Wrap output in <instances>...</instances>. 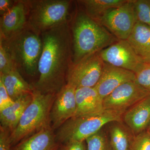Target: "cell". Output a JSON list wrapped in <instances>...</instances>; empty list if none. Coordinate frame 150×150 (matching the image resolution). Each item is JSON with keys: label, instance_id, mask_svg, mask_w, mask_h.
Returning <instances> with one entry per match:
<instances>
[{"label": "cell", "instance_id": "4fadbf2b", "mask_svg": "<svg viewBox=\"0 0 150 150\" xmlns=\"http://www.w3.org/2000/svg\"><path fill=\"white\" fill-rule=\"evenodd\" d=\"M28 10L24 1H16L8 11L1 16L0 37L9 38L27 26Z\"/></svg>", "mask_w": 150, "mask_h": 150}, {"label": "cell", "instance_id": "52a82bcc", "mask_svg": "<svg viewBox=\"0 0 150 150\" xmlns=\"http://www.w3.org/2000/svg\"><path fill=\"white\" fill-rule=\"evenodd\" d=\"M137 21L133 0L108 11L97 21L118 40H127Z\"/></svg>", "mask_w": 150, "mask_h": 150}, {"label": "cell", "instance_id": "8fae6325", "mask_svg": "<svg viewBox=\"0 0 150 150\" xmlns=\"http://www.w3.org/2000/svg\"><path fill=\"white\" fill-rule=\"evenodd\" d=\"M74 87L67 84L56 95L51 113V127L54 130L75 116L76 110Z\"/></svg>", "mask_w": 150, "mask_h": 150}, {"label": "cell", "instance_id": "d4e9b609", "mask_svg": "<svg viewBox=\"0 0 150 150\" xmlns=\"http://www.w3.org/2000/svg\"><path fill=\"white\" fill-rule=\"evenodd\" d=\"M16 70L9 55L0 41V74L4 75Z\"/></svg>", "mask_w": 150, "mask_h": 150}, {"label": "cell", "instance_id": "f1b7e54d", "mask_svg": "<svg viewBox=\"0 0 150 150\" xmlns=\"http://www.w3.org/2000/svg\"><path fill=\"white\" fill-rule=\"evenodd\" d=\"M56 150H86L84 142H70L60 144Z\"/></svg>", "mask_w": 150, "mask_h": 150}, {"label": "cell", "instance_id": "f546056e", "mask_svg": "<svg viewBox=\"0 0 150 150\" xmlns=\"http://www.w3.org/2000/svg\"><path fill=\"white\" fill-rule=\"evenodd\" d=\"M16 1L10 0H0V13L1 16L6 12L13 6Z\"/></svg>", "mask_w": 150, "mask_h": 150}, {"label": "cell", "instance_id": "d6986e66", "mask_svg": "<svg viewBox=\"0 0 150 150\" xmlns=\"http://www.w3.org/2000/svg\"><path fill=\"white\" fill-rule=\"evenodd\" d=\"M0 79L14 101L24 95L32 93L33 91V86L25 81L16 70L6 74H0Z\"/></svg>", "mask_w": 150, "mask_h": 150}, {"label": "cell", "instance_id": "7a4b0ae2", "mask_svg": "<svg viewBox=\"0 0 150 150\" xmlns=\"http://www.w3.org/2000/svg\"><path fill=\"white\" fill-rule=\"evenodd\" d=\"M71 29L74 64L99 53L118 40L84 11L76 14Z\"/></svg>", "mask_w": 150, "mask_h": 150}, {"label": "cell", "instance_id": "277c9868", "mask_svg": "<svg viewBox=\"0 0 150 150\" xmlns=\"http://www.w3.org/2000/svg\"><path fill=\"white\" fill-rule=\"evenodd\" d=\"M56 95L45 94L33 88L32 100L11 134L12 145L51 126L50 113Z\"/></svg>", "mask_w": 150, "mask_h": 150}, {"label": "cell", "instance_id": "1f68e13d", "mask_svg": "<svg viewBox=\"0 0 150 150\" xmlns=\"http://www.w3.org/2000/svg\"><path fill=\"white\" fill-rule=\"evenodd\" d=\"M147 131L148 132V133H149V134L150 135V130H148V131Z\"/></svg>", "mask_w": 150, "mask_h": 150}, {"label": "cell", "instance_id": "603a6c76", "mask_svg": "<svg viewBox=\"0 0 150 150\" xmlns=\"http://www.w3.org/2000/svg\"><path fill=\"white\" fill-rule=\"evenodd\" d=\"M88 150H111L109 141L100 131L86 140Z\"/></svg>", "mask_w": 150, "mask_h": 150}, {"label": "cell", "instance_id": "9a60e30c", "mask_svg": "<svg viewBox=\"0 0 150 150\" xmlns=\"http://www.w3.org/2000/svg\"><path fill=\"white\" fill-rule=\"evenodd\" d=\"M75 96L76 110L74 116L98 114L105 110L103 100L95 87L76 88Z\"/></svg>", "mask_w": 150, "mask_h": 150}, {"label": "cell", "instance_id": "6da1fadb", "mask_svg": "<svg viewBox=\"0 0 150 150\" xmlns=\"http://www.w3.org/2000/svg\"><path fill=\"white\" fill-rule=\"evenodd\" d=\"M43 48L38 65V79L33 88L45 94L56 95L67 84L73 64L72 37L69 21L40 35Z\"/></svg>", "mask_w": 150, "mask_h": 150}, {"label": "cell", "instance_id": "484cf974", "mask_svg": "<svg viewBox=\"0 0 150 150\" xmlns=\"http://www.w3.org/2000/svg\"><path fill=\"white\" fill-rule=\"evenodd\" d=\"M130 150H150V135L148 131L133 138Z\"/></svg>", "mask_w": 150, "mask_h": 150}, {"label": "cell", "instance_id": "7c38bea8", "mask_svg": "<svg viewBox=\"0 0 150 150\" xmlns=\"http://www.w3.org/2000/svg\"><path fill=\"white\" fill-rule=\"evenodd\" d=\"M135 80L133 72L104 63L102 74L94 87L103 100L122 84Z\"/></svg>", "mask_w": 150, "mask_h": 150}, {"label": "cell", "instance_id": "30bf717a", "mask_svg": "<svg viewBox=\"0 0 150 150\" xmlns=\"http://www.w3.org/2000/svg\"><path fill=\"white\" fill-rule=\"evenodd\" d=\"M98 54L104 63L135 74L143 63L127 40H118Z\"/></svg>", "mask_w": 150, "mask_h": 150}, {"label": "cell", "instance_id": "4316f807", "mask_svg": "<svg viewBox=\"0 0 150 150\" xmlns=\"http://www.w3.org/2000/svg\"><path fill=\"white\" fill-rule=\"evenodd\" d=\"M11 134L8 129L0 126V150H11Z\"/></svg>", "mask_w": 150, "mask_h": 150}, {"label": "cell", "instance_id": "9c48e42d", "mask_svg": "<svg viewBox=\"0 0 150 150\" xmlns=\"http://www.w3.org/2000/svg\"><path fill=\"white\" fill-rule=\"evenodd\" d=\"M150 91L135 81L122 84L103 99L104 110H111L123 115L129 108L150 96Z\"/></svg>", "mask_w": 150, "mask_h": 150}, {"label": "cell", "instance_id": "2e32d148", "mask_svg": "<svg viewBox=\"0 0 150 150\" xmlns=\"http://www.w3.org/2000/svg\"><path fill=\"white\" fill-rule=\"evenodd\" d=\"M59 144L50 126L19 142L11 150H56Z\"/></svg>", "mask_w": 150, "mask_h": 150}, {"label": "cell", "instance_id": "44dd1931", "mask_svg": "<svg viewBox=\"0 0 150 150\" xmlns=\"http://www.w3.org/2000/svg\"><path fill=\"white\" fill-rule=\"evenodd\" d=\"M110 144L111 150H130L133 138L129 136L126 129L119 123L110 127Z\"/></svg>", "mask_w": 150, "mask_h": 150}, {"label": "cell", "instance_id": "8992f818", "mask_svg": "<svg viewBox=\"0 0 150 150\" xmlns=\"http://www.w3.org/2000/svg\"><path fill=\"white\" fill-rule=\"evenodd\" d=\"M28 10L27 26L38 35L68 22L69 0L24 1Z\"/></svg>", "mask_w": 150, "mask_h": 150}, {"label": "cell", "instance_id": "5b68a950", "mask_svg": "<svg viewBox=\"0 0 150 150\" xmlns=\"http://www.w3.org/2000/svg\"><path fill=\"white\" fill-rule=\"evenodd\" d=\"M122 114L105 110L98 114L74 116L57 129L56 139L59 144L70 142H84L110 122H120Z\"/></svg>", "mask_w": 150, "mask_h": 150}, {"label": "cell", "instance_id": "ba28073f", "mask_svg": "<svg viewBox=\"0 0 150 150\" xmlns=\"http://www.w3.org/2000/svg\"><path fill=\"white\" fill-rule=\"evenodd\" d=\"M104 62L98 53L92 54L70 67L67 84L80 88L94 87L102 74Z\"/></svg>", "mask_w": 150, "mask_h": 150}, {"label": "cell", "instance_id": "e0dca14e", "mask_svg": "<svg viewBox=\"0 0 150 150\" xmlns=\"http://www.w3.org/2000/svg\"><path fill=\"white\" fill-rule=\"evenodd\" d=\"M143 63L150 62V26L137 21L127 40Z\"/></svg>", "mask_w": 150, "mask_h": 150}, {"label": "cell", "instance_id": "cb8c5ba5", "mask_svg": "<svg viewBox=\"0 0 150 150\" xmlns=\"http://www.w3.org/2000/svg\"><path fill=\"white\" fill-rule=\"evenodd\" d=\"M135 75V82L150 91V62L143 63Z\"/></svg>", "mask_w": 150, "mask_h": 150}, {"label": "cell", "instance_id": "ffe728a7", "mask_svg": "<svg viewBox=\"0 0 150 150\" xmlns=\"http://www.w3.org/2000/svg\"><path fill=\"white\" fill-rule=\"evenodd\" d=\"M128 0H82L78 1L86 13L97 21L107 12L121 6Z\"/></svg>", "mask_w": 150, "mask_h": 150}, {"label": "cell", "instance_id": "83f0119b", "mask_svg": "<svg viewBox=\"0 0 150 150\" xmlns=\"http://www.w3.org/2000/svg\"><path fill=\"white\" fill-rule=\"evenodd\" d=\"M14 101L9 95L2 81L0 79V110L8 107Z\"/></svg>", "mask_w": 150, "mask_h": 150}, {"label": "cell", "instance_id": "7402d4cb", "mask_svg": "<svg viewBox=\"0 0 150 150\" xmlns=\"http://www.w3.org/2000/svg\"><path fill=\"white\" fill-rule=\"evenodd\" d=\"M137 21L150 26V0H133Z\"/></svg>", "mask_w": 150, "mask_h": 150}, {"label": "cell", "instance_id": "ac0fdd59", "mask_svg": "<svg viewBox=\"0 0 150 150\" xmlns=\"http://www.w3.org/2000/svg\"><path fill=\"white\" fill-rule=\"evenodd\" d=\"M32 100V93L24 95L14 101L9 106L0 110L1 126L11 133L18 125L23 113Z\"/></svg>", "mask_w": 150, "mask_h": 150}, {"label": "cell", "instance_id": "3957f363", "mask_svg": "<svg viewBox=\"0 0 150 150\" xmlns=\"http://www.w3.org/2000/svg\"><path fill=\"white\" fill-rule=\"evenodd\" d=\"M15 68L21 74L33 77L38 75L43 44L40 35L26 26L9 38L0 37Z\"/></svg>", "mask_w": 150, "mask_h": 150}, {"label": "cell", "instance_id": "5bb4252c", "mask_svg": "<svg viewBox=\"0 0 150 150\" xmlns=\"http://www.w3.org/2000/svg\"><path fill=\"white\" fill-rule=\"evenodd\" d=\"M123 121L131 131L138 135L150 124V96L137 103L126 111Z\"/></svg>", "mask_w": 150, "mask_h": 150}, {"label": "cell", "instance_id": "4dcf8cb0", "mask_svg": "<svg viewBox=\"0 0 150 150\" xmlns=\"http://www.w3.org/2000/svg\"><path fill=\"white\" fill-rule=\"evenodd\" d=\"M148 130H150V124L149 125V128H148Z\"/></svg>", "mask_w": 150, "mask_h": 150}]
</instances>
